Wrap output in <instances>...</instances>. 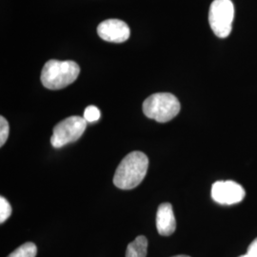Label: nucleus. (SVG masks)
Here are the masks:
<instances>
[{"label": "nucleus", "mask_w": 257, "mask_h": 257, "mask_svg": "<svg viewBox=\"0 0 257 257\" xmlns=\"http://www.w3.org/2000/svg\"><path fill=\"white\" fill-rule=\"evenodd\" d=\"M37 252V246L32 242H27L14 250L8 257H36Z\"/></svg>", "instance_id": "10"}, {"label": "nucleus", "mask_w": 257, "mask_h": 257, "mask_svg": "<svg viewBox=\"0 0 257 257\" xmlns=\"http://www.w3.org/2000/svg\"><path fill=\"white\" fill-rule=\"evenodd\" d=\"M156 229L160 235L169 236L175 232L176 221L170 203H163L158 207L156 212Z\"/></svg>", "instance_id": "8"}, {"label": "nucleus", "mask_w": 257, "mask_h": 257, "mask_svg": "<svg viewBox=\"0 0 257 257\" xmlns=\"http://www.w3.org/2000/svg\"><path fill=\"white\" fill-rule=\"evenodd\" d=\"M9 123L3 116L0 117V146H3L9 137Z\"/></svg>", "instance_id": "13"}, {"label": "nucleus", "mask_w": 257, "mask_h": 257, "mask_svg": "<svg viewBox=\"0 0 257 257\" xmlns=\"http://www.w3.org/2000/svg\"><path fill=\"white\" fill-rule=\"evenodd\" d=\"M87 121L80 116H70L59 122L53 132L51 143L55 148H61L78 140L82 137Z\"/></svg>", "instance_id": "5"}, {"label": "nucleus", "mask_w": 257, "mask_h": 257, "mask_svg": "<svg viewBox=\"0 0 257 257\" xmlns=\"http://www.w3.org/2000/svg\"><path fill=\"white\" fill-rule=\"evenodd\" d=\"M234 19V6L231 0H213L209 12V22L217 37L230 36Z\"/></svg>", "instance_id": "4"}, {"label": "nucleus", "mask_w": 257, "mask_h": 257, "mask_svg": "<svg viewBox=\"0 0 257 257\" xmlns=\"http://www.w3.org/2000/svg\"><path fill=\"white\" fill-rule=\"evenodd\" d=\"M147 249V238L140 235L128 244L126 250V257H146Z\"/></svg>", "instance_id": "9"}, {"label": "nucleus", "mask_w": 257, "mask_h": 257, "mask_svg": "<svg viewBox=\"0 0 257 257\" xmlns=\"http://www.w3.org/2000/svg\"><path fill=\"white\" fill-rule=\"evenodd\" d=\"M173 257H191V256H188V255H183V254H181V255H175V256Z\"/></svg>", "instance_id": "15"}, {"label": "nucleus", "mask_w": 257, "mask_h": 257, "mask_svg": "<svg viewBox=\"0 0 257 257\" xmlns=\"http://www.w3.org/2000/svg\"><path fill=\"white\" fill-rule=\"evenodd\" d=\"M181 109L180 102L176 96L169 92H158L152 94L143 103V112L159 123H166L179 113Z\"/></svg>", "instance_id": "3"}, {"label": "nucleus", "mask_w": 257, "mask_h": 257, "mask_svg": "<svg viewBox=\"0 0 257 257\" xmlns=\"http://www.w3.org/2000/svg\"><path fill=\"white\" fill-rule=\"evenodd\" d=\"M244 188L234 181H216L211 187L212 199L221 205H233L240 203L245 197Z\"/></svg>", "instance_id": "6"}, {"label": "nucleus", "mask_w": 257, "mask_h": 257, "mask_svg": "<svg viewBox=\"0 0 257 257\" xmlns=\"http://www.w3.org/2000/svg\"><path fill=\"white\" fill-rule=\"evenodd\" d=\"M239 257H249L248 256V254H244V255H241V256Z\"/></svg>", "instance_id": "16"}, {"label": "nucleus", "mask_w": 257, "mask_h": 257, "mask_svg": "<svg viewBox=\"0 0 257 257\" xmlns=\"http://www.w3.org/2000/svg\"><path fill=\"white\" fill-rule=\"evenodd\" d=\"M80 74L77 63L71 60H49L41 72V82L49 90H60L74 83Z\"/></svg>", "instance_id": "2"}, {"label": "nucleus", "mask_w": 257, "mask_h": 257, "mask_svg": "<svg viewBox=\"0 0 257 257\" xmlns=\"http://www.w3.org/2000/svg\"><path fill=\"white\" fill-rule=\"evenodd\" d=\"M247 254L249 257H257V238L254 239L248 246Z\"/></svg>", "instance_id": "14"}, {"label": "nucleus", "mask_w": 257, "mask_h": 257, "mask_svg": "<svg viewBox=\"0 0 257 257\" xmlns=\"http://www.w3.org/2000/svg\"><path fill=\"white\" fill-rule=\"evenodd\" d=\"M98 36L105 41L112 43H123L131 35L128 25L118 19H108L101 22L97 27Z\"/></svg>", "instance_id": "7"}, {"label": "nucleus", "mask_w": 257, "mask_h": 257, "mask_svg": "<svg viewBox=\"0 0 257 257\" xmlns=\"http://www.w3.org/2000/svg\"><path fill=\"white\" fill-rule=\"evenodd\" d=\"M101 116L100 110H98L97 107L95 106H88L85 111H84V119L86 120L89 123H92V122H96L98 121Z\"/></svg>", "instance_id": "11"}, {"label": "nucleus", "mask_w": 257, "mask_h": 257, "mask_svg": "<svg viewBox=\"0 0 257 257\" xmlns=\"http://www.w3.org/2000/svg\"><path fill=\"white\" fill-rule=\"evenodd\" d=\"M12 214V206L6 198L0 197V223H4Z\"/></svg>", "instance_id": "12"}, {"label": "nucleus", "mask_w": 257, "mask_h": 257, "mask_svg": "<svg viewBox=\"0 0 257 257\" xmlns=\"http://www.w3.org/2000/svg\"><path fill=\"white\" fill-rule=\"evenodd\" d=\"M148 168L149 158L144 153H130L117 167L113 176V184L121 190H132L143 181Z\"/></svg>", "instance_id": "1"}]
</instances>
